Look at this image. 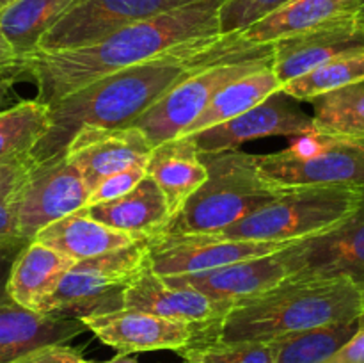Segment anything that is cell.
Instances as JSON below:
<instances>
[{"label":"cell","mask_w":364,"mask_h":363,"mask_svg":"<svg viewBox=\"0 0 364 363\" xmlns=\"http://www.w3.org/2000/svg\"><path fill=\"white\" fill-rule=\"evenodd\" d=\"M223 0H198L148 20L127 25L95 43L57 52H34L23 57L20 75L36 82L39 100L53 105L85 84L137 66L196 39L220 34Z\"/></svg>","instance_id":"1"},{"label":"cell","mask_w":364,"mask_h":363,"mask_svg":"<svg viewBox=\"0 0 364 363\" xmlns=\"http://www.w3.org/2000/svg\"><path fill=\"white\" fill-rule=\"evenodd\" d=\"M363 315L361 290L345 278H287L277 287L233 305L219 322L194 327L192 340L270 342L295 331L350 322Z\"/></svg>","instance_id":"2"},{"label":"cell","mask_w":364,"mask_h":363,"mask_svg":"<svg viewBox=\"0 0 364 363\" xmlns=\"http://www.w3.org/2000/svg\"><path fill=\"white\" fill-rule=\"evenodd\" d=\"M208 178L171 221L167 233H217L279 198L287 187L258 169L255 153H201Z\"/></svg>","instance_id":"3"},{"label":"cell","mask_w":364,"mask_h":363,"mask_svg":"<svg viewBox=\"0 0 364 363\" xmlns=\"http://www.w3.org/2000/svg\"><path fill=\"white\" fill-rule=\"evenodd\" d=\"M361 199V187L295 185L217 233L242 241L295 242L333 228L350 216Z\"/></svg>","instance_id":"4"},{"label":"cell","mask_w":364,"mask_h":363,"mask_svg":"<svg viewBox=\"0 0 364 363\" xmlns=\"http://www.w3.org/2000/svg\"><path fill=\"white\" fill-rule=\"evenodd\" d=\"M148 265L146 238H139L127 248L78 260L64 274L39 313L80 320L121 310L127 287Z\"/></svg>","instance_id":"5"},{"label":"cell","mask_w":364,"mask_h":363,"mask_svg":"<svg viewBox=\"0 0 364 363\" xmlns=\"http://www.w3.org/2000/svg\"><path fill=\"white\" fill-rule=\"evenodd\" d=\"M263 177L283 187H364V137L311 130L290 137L284 149L256 155Z\"/></svg>","instance_id":"6"},{"label":"cell","mask_w":364,"mask_h":363,"mask_svg":"<svg viewBox=\"0 0 364 363\" xmlns=\"http://www.w3.org/2000/svg\"><path fill=\"white\" fill-rule=\"evenodd\" d=\"M269 64H272V46L263 52L203 68L167 89L132 123V127H137L151 146L180 137L224 85Z\"/></svg>","instance_id":"7"},{"label":"cell","mask_w":364,"mask_h":363,"mask_svg":"<svg viewBox=\"0 0 364 363\" xmlns=\"http://www.w3.org/2000/svg\"><path fill=\"white\" fill-rule=\"evenodd\" d=\"M361 205L333 228L291 242L279 251L288 278H345L364 299V187Z\"/></svg>","instance_id":"8"},{"label":"cell","mask_w":364,"mask_h":363,"mask_svg":"<svg viewBox=\"0 0 364 363\" xmlns=\"http://www.w3.org/2000/svg\"><path fill=\"white\" fill-rule=\"evenodd\" d=\"M91 189L66 155L34 162L14 192L20 237L32 238L45 226L87 206Z\"/></svg>","instance_id":"9"},{"label":"cell","mask_w":364,"mask_h":363,"mask_svg":"<svg viewBox=\"0 0 364 363\" xmlns=\"http://www.w3.org/2000/svg\"><path fill=\"white\" fill-rule=\"evenodd\" d=\"M148 262L159 276H181L283 251L291 242H256L219 233H160L146 238Z\"/></svg>","instance_id":"10"},{"label":"cell","mask_w":364,"mask_h":363,"mask_svg":"<svg viewBox=\"0 0 364 363\" xmlns=\"http://www.w3.org/2000/svg\"><path fill=\"white\" fill-rule=\"evenodd\" d=\"M198 0H80L39 39L36 52H57L95 43L135 21Z\"/></svg>","instance_id":"11"},{"label":"cell","mask_w":364,"mask_h":363,"mask_svg":"<svg viewBox=\"0 0 364 363\" xmlns=\"http://www.w3.org/2000/svg\"><path fill=\"white\" fill-rule=\"evenodd\" d=\"M311 130H315L313 116L306 114L294 98L279 89L240 116L185 137H191L201 153H217L240 149L242 144L256 139L276 135L297 137Z\"/></svg>","instance_id":"12"},{"label":"cell","mask_w":364,"mask_h":363,"mask_svg":"<svg viewBox=\"0 0 364 363\" xmlns=\"http://www.w3.org/2000/svg\"><path fill=\"white\" fill-rule=\"evenodd\" d=\"M153 146L137 127H85L66 148V160L92 191L96 184L134 166H146Z\"/></svg>","instance_id":"13"},{"label":"cell","mask_w":364,"mask_h":363,"mask_svg":"<svg viewBox=\"0 0 364 363\" xmlns=\"http://www.w3.org/2000/svg\"><path fill=\"white\" fill-rule=\"evenodd\" d=\"M80 322L103 344L123 354L164 349L178 352L191 344L194 337L192 324L166 319L141 310L121 308L102 315L84 317Z\"/></svg>","instance_id":"14"},{"label":"cell","mask_w":364,"mask_h":363,"mask_svg":"<svg viewBox=\"0 0 364 363\" xmlns=\"http://www.w3.org/2000/svg\"><path fill=\"white\" fill-rule=\"evenodd\" d=\"M354 52H364V31L355 18H348L274 41L272 70L283 85L334 57Z\"/></svg>","instance_id":"15"},{"label":"cell","mask_w":364,"mask_h":363,"mask_svg":"<svg viewBox=\"0 0 364 363\" xmlns=\"http://www.w3.org/2000/svg\"><path fill=\"white\" fill-rule=\"evenodd\" d=\"M123 308L141 310L166 319L183 320L194 327L212 326L231 310L191 287H173L146 267L123 294Z\"/></svg>","instance_id":"16"},{"label":"cell","mask_w":364,"mask_h":363,"mask_svg":"<svg viewBox=\"0 0 364 363\" xmlns=\"http://www.w3.org/2000/svg\"><path fill=\"white\" fill-rule=\"evenodd\" d=\"M287 278L288 269L277 251L203 273L167 276L164 281L173 287L196 288L213 301L233 306L277 287Z\"/></svg>","instance_id":"17"},{"label":"cell","mask_w":364,"mask_h":363,"mask_svg":"<svg viewBox=\"0 0 364 363\" xmlns=\"http://www.w3.org/2000/svg\"><path fill=\"white\" fill-rule=\"evenodd\" d=\"M146 173L162 191L171 221L208 178L201 152L191 137H174L153 146Z\"/></svg>","instance_id":"18"},{"label":"cell","mask_w":364,"mask_h":363,"mask_svg":"<svg viewBox=\"0 0 364 363\" xmlns=\"http://www.w3.org/2000/svg\"><path fill=\"white\" fill-rule=\"evenodd\" d=\"M85 330L78 319L43 315L21 308L9 298L0 301V363H11L31 349L68 344Z\"/></svg>","instance_id":"19"},{"label":"cell","mask_w":364,"mask_h":363,"mask_svg":"<svg viewBox=\"0 0 364 363\" xmlns=\"http://www.w3.org/2000/svg\"><path fill=\"white\" fill-rule=\"evenodd\" d=\"M84 210L92 219L135 238H151L166 233L171 224L166 198L148 174L128 194L114 201L89 205Z\"/></svg>","instance_id":"20"},{"label":"cell","mask_w":364,"mask_h":363,"mask_svg":"<svg viewBox=\"0 0 364 363\" xmlns=\"http://www.w3.org/2000/svg\"><path fill=\"white\" fill-rule=\"evenodd\" d=\"M75 260L38 241H28L11 267L6 292L21 308L39 313Z\"/></svg>","instance_id":"21"},{"label":"cell","mask_w":364,"mask_h":363,"mask_svg":"<svg viewBox=\"0 0 364 363\" xmlns=\"http://www.w3.org/2000/svg\"><path fill=\"white\" fill-rule=\"evenodd\" d=\"M364 0H290L240 32L247 41L274 43L287 36L355 18Z\"/></svg>","instance_id":"22"},{"label":"cell","mask_w":364,"mask_h":363,"mask_svg":"<svg viewBox=\"0 0 364 363\" xmlns=\"http://www.w3.org/2000/svg\"><path fill=\"white\" fill-rule=\"evenodd\" d=\"M34 241L75 260L92 258L114 249L127 248L139 238L92 219L84 209L43 228Z\"/></svg>","instance_id":"23"},{"label":"cell","mask_w":364,"mask_h":363,"mask_svg":"<svg viewBox=\"0 0 364 363\" xmlns=\"http://www.w3.org/2000/svg\"><path fill=\"white\" fill-rule=\"evenodd\" d=\"M279 89L281 82L276 77V73H274L272 64L258 68V70L251 71V73L244 75V77L224 85L213 96L208 107L185 128L180 137L198 134V132L206 130V128L217 127V125L224 123V121L233 120V117L240 116L245 110L262 103L263 100L269 98L272 93L279 91Z\"/></svg>","instance_id":"24"},{"label":"cell","mask_w":364,"mask_h":363,"mask_svg":"<svg viewBox=\"0 0 364 363\" xmlns=\"http://www.w3.org/2000/svg\"><path fill=\"white\" fill-rule=\"evenodd\" d=\"M80 0H18L0 13V28L20 60L38 48L39 39Z\"/></svg>","instance_id":"25"},{"label":"cell","mask_w":364,"mask_h":363,"mask_svg":"<svg viewBox=\"0 0 364 363\" xmlns=\"http://www.w3.org/2000/svg\"><path fill=\"white\" fill-rule=\"evenodd\" d=\"M363 317L350 322L295 331L267 342L274 363H326L361 327Z\"/></svg>","instance_id":"26"},{"label":"cell","mask_w":364,"mask_h":363,"mask_svg":"<svg viewBox=\"0 0 364 363\" xmlns=\"http://www.w3.org/2000/svg\"><path fill=\"white\" fill-rule=\"evenodd\" d=\"M48 105L36 98L0 110V164L31 157L48 128Z\"/></svg>","instance_id":"27"},{"label":"cell","mask_w":364,"mask_h":363,"mask_svg":"<svg viewBox=\"0 0 364 363\" xmlns=\"http://www.w3.org/2000/svg\"><path fill=\"white\" fill-rule=\"evenodd\" d=\"M309 103L316 130L364 137V80L327 93Z\"/></svg>","instance_id":"28"},{"label":"cell","mask_w":364,"mask_h":363,"mask_svg":"<svg viewBox=\"0 0 364 363\" xmlns=\"http://www.w3.org/2000/svg\"><path fill=\"white\" fill-rule=\"evenodd\" d=\"M364 80V52L345 53L334 57L308 73L281 85L295 102H313L318 96L345 88L354 82Z\"/></svg>","instance_id":"29"},{"label":"cell","mask_w":364,"mask_h":363,"mask_svg":"<svg viewBox=\"0 0 364 363\" xmlns=\"http://www.w3.org/2000/svg\"><path fill=\"white\" fill-rule=\"evenodd\" d=\"M192 363H274L267 342L192 340L178 351Z\"/></svg>","instance_id":"30"},{"label":"cell","mask_w":364,"mask_h":363,"mask_svg":"<svg viewBox=\"0 0 364 363\" xmlns=\"http://www.w3.org/2000/svg\"><path fill=\"white\" fill-rule=\"evenodd\" d=\"M290 0H223L219 7L220 34L244 32Z\"/></svg>","instance_id":"31"},{"label":"cell","mask_w":364,"mask_h":363,"mask_svg":"<svg viewBox=\"0 0 364 363\" xmlns=\"http://www.w3.org/2000/svg\"><path fill=\"white\" fill-rule=\"evenodd\" d=\"M146 166H134L128 169L114 173L110 177L103 178L100 184H96L91 191V198H89V205H98V203L114 201V199L121 198V196L128 194L142 178L146 177Z\"/></svg>","instance_id":"32"},{"label":"cell","mask_w":364,"mask_h":363,"mask_svg":"<svg viewBox=\"0 0 364 363\" xmlns=\"http://www.w3.org/2000/svg\"><path fill=\"white\" fill-rule=\"evenodd\" d=\"M11 363H89L77 349L66 344H48L31 349Z\"/></svg>","instance_id":"33"},{"label":"cell","mask_w":364,"mask_h":363,"mask_svg":"<svg viewBox=\"0 0 364 363\" xmlns=\"http://www.w3.org/2000/svg\"><path fill=\"white\" fill-rule=\"evenodd\" d=\"M34 160L31 157L13 160V162L0 164V201L9 199L23 184L25 177L31 171Z\"/></svg>","instance_id":"34"},{"label":"cell","mask_w":364,"mask_h":363,"mask_svg":"<svg viewBox=\"0 0 364 363\" xmlns=\"http://www.w3.org/2000/svg\"><path fill=\"white\" fill-rule=\"evenodd\" d=\"M28 238L25 237H4L0 238V301L7 299L6 287L7 280H9L11 267H13L14 260L20 255L21 249L27 246Z\"/></svg>","instance_id":"35"},{"label":"cell","mask_w":364,"mask_h":363,"mask_svg":"<svg viewBox=\"0 0 364 363\" xmlns=\"http://www.w3.org/2000/svg\"><path fill=\"white\" fill-rule=\"evenodd\" d=\"M326 363H364V315L358 333Z\"/></svg>","instance_id":"36"},{"label":"cell","mask_w":364,"mask_h":363,"mask_svg":"<svg viewBox=\"0 0 364 363\" xmlns=\"http://www.w3.org/2000/svg\"><path fill=\"white\" fill-rule=\"evenodd\" d=\"M20 57L14 52L13 45L7 41L2 28H0V77L16 78L20 73Z\"/></svg>","instance_id":"37"},{"label":"cell","mask_w":364,"mask_h":363,"mask_svg":"<svg viewBox=\"0 0 364 363\" xmlns=\"http://www.w3.org/2000/svg\"><path fill=\"white\" fill-rule=\"evenodd\" d=\"M4 237H20L16 226V206L11 196L9 199L0 201V238Z\"/></svg>","instance_id":"38"},{"label":"cell","mask_w":364,"mask_h":363,"mask_svg":"<svg viewBox=\"0 0 364 363\" xmlns=\"http://www.w3.org/2000/svg\"><path fill=\"white\" fill-rule=\"evenodd\" d=\"M14 78H9V77H0V107L6 103L7 96H9L11 93V85H13Z\"/></svg>","instance_id":"39"},{"label":"cell","mask_w":364,"mask_h":363,"mask_svg":"<svg viewBox=\"0 0 364 363\" xmlns=\"http://www.w3.org/2000/svg\"><path fill=\"white\" fill-rule=\"evenodd\" d=\"M89 363H139V362L132 358V356L119 352V354L114 356L112 359H107V362H89Z\"/></svg>","instance_id":"40"},{"label":"cell","mask_w":364,"mask_h":363,"mask_svg":"<svg viewBox=\"0 0 364 363\" xmlns=\"http://www.w3.org/2000/svg\"><path fill=\"white\" fill-rule=\"evenodd\" d=\"M355 20H358V23L361 25L363 31H364V4L361 6V9L358 11V14H355Z\"/></svg>","instance_id":"41"},{"label":"cell","mask_w":364,"mask_h":363,"mask_svg":"<svg viewBox=\"0 0 364 363\" xmlns=\"http://www.w3.org/2000/svg\"><path fill=\"white\" fill-rule=\"evenodd\" d=\"M18 0H0V13H2V11H6L7 7H11L13 6V4H16Z\"/></svg>","instance_id":"42"},{"label":"cell","mask_w":364,"mask_h":363,"mask_svg":"<svg viewBox=\"0 0 364 363\" xmlns=\"http://www.w3.org/2000/svg\"><path fill=\"white\" fill-rule=\"evenodd\" d=\"M183 363H192V362H187V359H183Z\"/></svg>","instance_id":"43"}]
</instances>
